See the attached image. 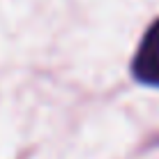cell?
<instances>
[{"instance_id": "obj_1", "label": "cell", "mask_w": 159, "mask_h": 159, "mask_svg": "<svg viewBox=\"0 0 159 159\" xmlns=\"http://www.w3.org/2000/svg\"><path fill=\"white\" fill-rule=\"evenodd\" d=\"M134 76L145 85L159 88V19L150 25L134 58Z\"/></svg>"}]
</instances>
